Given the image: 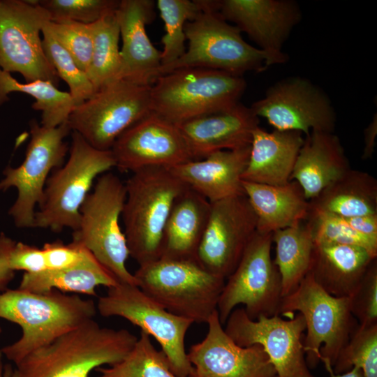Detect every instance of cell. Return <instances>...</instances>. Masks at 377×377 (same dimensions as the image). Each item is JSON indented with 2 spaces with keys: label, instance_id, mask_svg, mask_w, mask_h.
Here are the masks:
<instances>
[{
  "label": "cell",
  "instance_id": "obj_27",
  "mask_svg": "<svg viewBox=\"0 0 377 377\" xmlns=\"http://www.w3.org/2000/svg\"><path fill=\"white\" fill-rule=\"evenodd\" d=\"M375 259L376 257L360 246L315 245L309 272L330 295L349 297Z\"/></svg>",
  "mask_w": 377,
  "mask_h": 377
},
{
  "label": "cell",
  "instance_id": "obj_18",
  "mask_svg": "<svg viewBox=\"0 0 377 377\" xmlns=\"http://www.w3.org/2000/svg\"><path fill=\"white\" fill-rule=\"evenodd\" d=\"M111 151L116 167L132 172L193 160L178 126L152 112L125 131Z\"/></svg>",
  "mask_w": 377,
  "mask_h": 377
},
{
  "label": "cell",
  "instance_id": "obj_38",
  "mask_svg": "<svg viewBox=\"0 0 377 377\" xmlns=\"http://www.w3.org/2000/svg\"><path fill=\"white\" fill-rule=\"evenodd\" d=\"M43 47L59 77L68 85L72 98L78 105L91 97L96 91L86 72L77 64L71 55L44 28Z\"/></svg>",
  "mask_w": 377,
  "mask_h": 377
},
{
  "label": "cell",
  "instance_id": "obj_33",
  "mask_svg": "<svg viewBox=\"0 0 377 377\" xmlns=\"http://www.w3.org/2000/svg\"><path fill=\"white\" fill-rule=\"evenodd\" d=\"M93 50L87 74L96 92L117 80L121 67L120 32L116 10L91 24Z\"/></svg>",
  "mask_w": 377,
  "mask_h": 377
},
{
  "label": "cell",
  "instance_id": "obj_42",
  "mask_svg": "<svg viewBox=\"0 0 377 377\" xmlns=\"http://www.w3.org/2000/svg\"><path fill=\"white\" fill-rule=\"evenodd\" d=\"M42 250L47 270L61 269L75 266L80 263L89 252L75 242L64 244L60 240L45 243Z\"/></svg>",
  "mask_w": 377,
  "mask_h": 377
},
{
  "label": "cell",
  "instance_id": "obj_4",
  "mask_svg": "<svg viewBox=\"0 0 377 377\" xmlns=\"http://www.w3.org/2000/svg\"><path fill=\"white\" fill-rule=\"evenodd\" d=\"M202 10L186 23L188 40L185 53L160 68L158 75L189 68L218 70L243 77L248 71L260 72L279 64L272 55L246 43L241 31L218 11V1L200 0Z\"/></svg>",
  "mask_w": 377,
  "mask_h": 377
},
{
  "label": "cell",
  "instance_id": "obj_16",
  "mask_svg": "<svg viewBox=\"0 0 377 377\" xmlns=\"http://www.w3.org/2000/svg\"><path fill=\"white\" fill-rule=\"evenodd\" d=\"M277 131L334 133L336 113L327 95L310 80L291 77L269 87L250 107Z\"/></svg>",
  "mask_w": 377,
  "mask_h": 377
},
{
  "label": "cell",
  "instance_id": "obj_6",
  "mask_svg": "<svg viewBox=\"0 0 377 377\" xmlns=\"http://www.w3.org/2000/svg\"><path fill=\"white\" fill-rule=\"evenodd\" d=\"M137 286L166 310L196 323H207L217 310L226 279L195 259L161 258L139 265Z\"/></svg>",
  "mask_w": 377,
  "mask_h": 377
},
{
  "label": "cell",
  "instance_id": "obj_49",
  "mask_svg": "<svg viewBox=\"0 0 377 377\" xmlns=\"http://www.w3.org/2000/svg\"><path fill=\"white\" fill-rule=\"evenodd\" d=\"M1 327H0V334H1Z\"/></svg>",
  "mask_w": 377,
  "mask_h": 377
},
{
  "label": "cell",
  "instance_id": "obj_20",
  "mask_svg": "<svg viewBox=\"0 0 377 377\" xmlns=\"http://www.w3.org/2000/svg\"><path fill=\"white\" fill-rule=\"evenodd\" d=\"M218 11L227 21L244 32L258 48L274 57L279 64L288 57L282 47L302 19L301 10L293 0H221Z\"/></svg>",
  "mask_w": 377,
  "mask_h": 377
},
{
  "label": "cell",
  "instance_id": "obj_14",
  "mask_svg": "<svg viewBox=\"0 0 377 377\" xmlns=\"http://www.w3.org/2000/svg\"><path fill=\"white\" fill-rule=\"evenodd\" d=\"M49 21L38 1L0 0V68L20 73L25 82L40 80L57 87L59 77L40 36Z\"/></svg>",
  "mask_w": 377,
  "mask_h": 377
},
{
  "label": "cell",
  "instance_id": "obj_10",
  "mask_svg": "<svg viewBox=\"0 0 377 377\" xmlns=\"http://www.w3.org/2000/svg\"><path fill=\"white\" fill-rule=\"evenodd\" d=\"M151 87L114 80L76 105L67 123L94 148L110 150L125 131L151 112Z\"/></svg>",
  "mask_w": 377,
  "mask_h": 377
},
{
  "label": "cell",
  "instance_id": "obj_31",
  "mask_svg": "<svg viewBox=\"0 0 377 377\" xmlns=\"http://www.w3.org/2000/svg\"><path fill=\"white\" fill-rule=\"evenodd\" d=\"M272 239L275 244L274 263L281 276L283 297L293 292L309 273L315 244L306 221L276 230Z\"/></svg>",
  "mask_w": 377,
  "mask_h": 377
},
{
  "label": "cell",
  "instance_id": "obj_26",
  "mask_svg": "<svg viewBox=\"0 0 377 377\" xmlns=\"http://www.w3.org/2000/svg\"><path fill=\"white\" fill-rule=\"evenodd\" d=\"M242 187L256 215L257 231L260 233H273L308 219L309 201L295 181L282 185L242 181Z\"/></svg>",
  "mask_w": 377,
  "mask_h": 377
},
{
  "label": "cell",
  "instance_id": "obj_45",
  "mask_svg": "<svg viewBox=\"0 0 377 377\" xmlns=\"http://www.w3.org/2000/svg\"><path fill=\"white\" fill-rule=\"evenodd\" d=\"M345 219L354 230L377 242V214L359 216Z\"/></svg>",
  "mask_w": 377,
  "mask_h": 377
},
{
  "label": "cell",
  "instance_id": "obj_48",
  "mask_svg": "<svg viewBox=\"0 0 377 377\" xmlns=\"http://www.w3.org/2000/svg\"><path fill=\"white\" fill-rule=\"evenodd\" d=\"M331 377H364L362 371L356 367H353L350 371L341 374H330Z\"/></svg>",
  "mask_w": 377,
  "mask_h": 377
},
{
  "label": "cell",
  "instance_id": "obj_25",
  "mask_svg": "<svg viewBox=\"0 0 377 377\" xmlns=\"http://www.w3.org/2000/svg\"><path fill=\"white\" fill-rule=\"evenodd\" d=\"M304 140L298 131L274 129L269 132L256 127L242 181L268 185L290 182Z\"/></svg>",
  "mask_w": 377,
  "mask_h": 377
},
{
  "label": "cell",
  "instance_id": "obj_34",
  "mask_svg": "<svg viewBox=\"0 0 377 377\" xmlns=\"http://www.w3.org/2000/svg\"><path fill=\"white\" fill-rule=\"evenodd\" d=\"M96 371L100 374L98 377H179L172 371L164 353L157 350L150 336L142 332L124 359Z\"/></svg>",
  "mask_w": 377,
  "mask_h": 377
},
{
  "label": "cell",
  "instance_id": "obj_47",
  "mask_svg": "<svg viewBox=\"0 0 377 377\" xmlns=\"http://www.w3.org/2000/svg\"><path fill=\"white\" fill-rule=\"evenodd\" d=\"M0 377H19L17 369H13L10 364H3L0 355Z\"/></svg>",
  "mask_w": 377,
  "mask_h": 377
},
{
  "label": "cell",
  "instance_id": "obj_8",
  "mask_svg": "<svg viewBox=\"0 0 377 377\" xmlns=\"http://www.w3.org/2000/svg\"><path fill=\"white\" fill-rule=\"evenodd\" d=\"M113 167L116 163L111 149H96L72 131L69 158L48 177L33 228L55 232L65 228L77 230L80 207L94 179Z\"/></svg>",
  "mask_w": 377,
  "mask_h": 377
},
{
  "label": "cell",
  "instance_id": "obj_32",
  "mask_svg": "<svg viewBox=\"0 0 377 377\" xmlns=\"http://www.w3.org/2000/svg\"><path fill=\"white\" fill-rule=\"evenodd\" d=\"M12 92L27 94L34 98L32 108L41 112V124L47 127H56L67 121L76 106L69 92L60 91L49 81L22 83L0 68V105L8 100Z\"/></svg>",
  "mask_w": 377,
  "mask_h": 377
},
{
  "label": "cell",
  "instance_id": "obj_7",
  "mask_svg": "<svg viewBox=\"0 0 377 377\" xmlns=\"http://www.w3.org/2000/svg\"><path fill=\"white\" fill-rule=\"evenodd\" d=\"M296 312L305 320L303 345L309 368L316 367L321 361L330 375L333 374L338 354L358 325L350 312L349 298L330 295L309 272L281 301L279 316L290 318Z\"/></svg>",
  "mask_w": 377,
  "mask_h": 377
},
{
  "label": "cell",
  "instance_id": "obj_30",
  "mask_svg": "<svg viewBox=\"0 0 377 377\" xmlns=\"http://www.w3.org/2000/svg\"><path fill=\"white\" fill-rule=\"evenodd\" d=\"M119 283L89 251L78 265L61 269L38 273L24 272L19 288L34 293L57 290L97 296L96 288H108Z\"/></svg>",
  "mask_w": 377,
  "mask_h": 377
},
{
  "label": "cell",
  "instance_id": "obj_3",
  "mask_svg": "<svg viewBox=\"0 0 377 377\" xmlns=\"http://www.w3.org/2000/svg\"><path fill=\"white\" fill-rule=\"evenodd\" d=\"M121 216L129 255L139 265L162 256L165 226L176 198L188 187L169 168L133 172L125 183Z\"/></svg>",
  "mask_w": 377,
  "mask_h": 377
},
{
  "label": "cell",
  "instance_id": "obj_43",
  "mask_svg": "<svg viewBox=\"0 0 377 377\" xmlns=\"http://www.w3.org/2000/svg\"><path fill=\"white\" fill-rule=\"evenodd\" d=\"M11 269L23 270L27 273H38L47 270L42 249L22 242H15L8 256Z\"/></svg>",
  "mask_w": 377,
  "mask_h": 377
},
{
  "label": "cell",
  "instance_id": "obj_22",
  "mask_svg": "<svg viewBox=\"0 0 377 377\" xmlns=\"http://www.w3.org/2000/svg\"><path fill=\"white\" fill-rule=\"evenodd\" d=\"M193 160L214 152L251 145L259 118L240 102L226 110L198 117L177 125Z\"/></svg>",
  "mask_w": 377,
  "mask_h": 377
},
{
  "label": "cell",
  "instance_id": "obj_5",
  "mask_svg": "<svg viewBox=\"0 0 377 377\" xmlns=\"http://www.w3.org/2000/svg\"><path fill=\"white\" fill-rule=\"evenodd\" d=\"M243 77L201 68H182L158 77L151 87V112L177 125L239 103Z\"/></svg>",
  "mask_w": 377,
  "mask_h": 377
},
{
  "label": "cell",
  "instance_id": "obj_17",
  "mask_svg": "<svg viewBox=\"0 0 377 377\" xmlns=\"http://www.w3.org/2000/svg\"><path fill=\"white\" fill-rule=\"evenodd\" d=\"M256 231L257 217L245 195L211 202L196 260L210 273L226 279Z\"/></svg>",
  "mask_w": 377,
  "mask_h": 377
},
{
  "label": "cell",
  "instance_id": "obj_40",
  "mask_svg": "<svg viewBox=\"0 0 377 377\" xmlns=\"http://www.w3.org/2000/svg\"><path fill=\"white\" fill-rule=\"evenodd\" d=\"M119 0H39L51 21H75L83 24L97 22L115 11Z\"/></svg>",
  "mask_w": 377,
  "mask_h": 377
},
{
  "label": "cell",
  "instance_id": "obj_9",
  "mask_svg": "<svg viewBox=\"0 0 377 377\" xmlns=\"http://www.w3.org/2000/svg\"><path fill=\"white\" fill-rule=\"evenodd\" d=\"M126 196L125 184L117 175H101L80 207L72 242L90 251L119 283L137 286L126 267L130 255L119 223Z\"/></svg>",
  "mask_w": 377,
  "mask_h": 377
},
{
  "label": "cell",
  "instance_id": "obj_50",
  "mask_svg": "<svg viewBox=\"0 0 377 377\" xmlns=\"http://www.w3.org/2000/svg\"><path fill=\"white\" fill-rule=\"evenodd\" d=\"M275 377H277V376H275Z\"/></svg>",
  "mask_w": 377,
  "mask_h": 377
},
{
  "label": "cell",
  "instance_id": "obj_35",
  "mask_svg": "<svg viewBox=\"0 0 377 377\" xmlns=\"http://www.w3.org/2000/svg\"><path fill=\"white\" fill-rule=\"evenodd\" d=\"M156 6L164 22L165 31L161 38L163 67L175 62L185 53V24L198 15L202 5L200 0H158Z\"/></svg>",
  "mask_w": 377,
  "mask_h": 377
},
{
  "label": "cell",
  "instance_id": "obj_23",
  "mask_svg": "<svg viewBox=\"0 0 377 377\" xmlns=\"http://www.w3.org/2000/svg\"><path fill=\"white\" fill-rule=\"evenodd\" d=\"M250 147L218 151L170 169L188 188L210 202L245 195L242 175L249 161Z\"/></svg>",
  "mask_w": 377,
  "mask_h": 377
},
{
  "label": "cell",
  "instance_id": "obj_28",
  "mask_svg": "<svg viewBox=\"0 0 377 377\" xmlns=\"http://www.w3.org/2000/svg\"><path fill=\"white\" fill-rule=\"evenodd\" d=\"M210 209L207 199L187 187L175 200L168 217L161 258L196 260Z\"/></svg>",
  "mask_w": 377,
  "mask_h": 377
},
{
  "label": "cell",
  "instance_id": "obj_1",
  "mask_svg": "<svg viewBox=\"0 0 377 377\" xmlns=\"http://www.w3.org/2000/svg\"><path fill=\"white\" fill-rule=\"evenodd\" d=\"M96 310L92 300L57 290H6L0 293V318L20 325L22 334L2 348L0 355L17 365L31 353L94 319Z\"/></svg>",
  "mask_w": 377,
  "mask_h": 377
},
{
  "label": "cell",
  "instance_id": "obj_2",
  "mask_svg": "<svg viewBox=\"0 0 377 377\" xmlns=\"http://www.w3.org/2000/svg\"><path fill=\"white\" fill-rule=\"evenodd\" d=\"M137 340L127 330L91 319L29 354L16 369L19 377H89L94 369L121 362Z\"/></svg>",
  "mask_w": 377,
  "mask_h": 377
},
{
  "label": "cell",
  "instance_id": "obj_39",
  "mask_svg": "<svg viewBox=\"0 0 377 377\" xmlns=\"http://www.w3.org/2000/svg\"><path fill=\"white\" fill-rule=\"evenodd\" d=\"M73 58L84 72L89 66L93 50L91 24L75 21H49L43 27Z\"/></svg>",
  "mask_w": 377,
  "mask_h": 377
},
{
  "label": "cell",
  "instance_id": "obj_29",
  "mask_svg": "<svg viewBox=\"0 0 377 377\" xmlns=\"http://www.w3.org/2000/svg\"><path fill=\"white\" fill-rule=\"evenodd\" d=\"M310 209L349 218L377 214V180L350 169L309 201Z\"/></svg>",
  "mask_w": 377,
  "mask_h": 377
},
{
  "label": "cell",
  "instance_id": "obj_46",
  "mask_svg": "<svg viewBox=\"0 0 377 377\" xmlns=\"http://www.w3.org/2000/svg\"><path fill=\"white\" fill-rule=\"evenodd\" d=\"M377 133L376 115L364 130V147L362 158L366 160L373 155Z\"/></svg>",
  "mask_w": 377,
  "mask_h": 377
},
{
  "label": "cell",
  "instance_id": "obj_12",
  "mask_svg": "<svg viewBox=\"0 0 377 377\" xmlns=\"http://www.w3.org/2000/svg\"><path fill=\"white\" fill-rule=\"evenodd\" d=\"M96 309L103 317L118 316L139 327L161 346L172 371L188 377L193 367L185 337L193 322L166 310L137 286L118 283L98 298Z\"/></svg>",
  "mask_w": 377,
  "mask_h": 377
},
{
  "label": "cell",
  "instance_id": "obj_44",
  "mask_svg": "<svg viewBox=\"0 0 377 377\" xmlns=\"http://www.w3.org/2000/svg\"><path fill=\"white\" fill-rule=\"evenodd\" d=\"M15 243L3 233L0 234V293L14 277L15 271L8 265V256Z\"/></svg>",
  "mask_w": 377,
  "mask_h": 377
},
{
  "label": "cell",
  "instance_id": "obj_36",
  "mask_svg": "<svg viewBox=\"0 0 377 377\" xmlns=\"http://www.w3.org/2000/svg\"><path fill=\"white\" fill-rule=\"evenodd\" d=\"M353 367L360 369L364 377H377V324H358L338 354L332 371L341 374Z\"/></svg>",
  "mask_w": 377,
  "mask_h": 377
},
{
  "label": "cell",
  "instance_id": "obj_19",
  "mask_svg": "<svg viewBox=\"0 0 377 377\" xmlns=\"http://www.w3.org/2000/svg\"><path fill=\"white\" fill-rule=\"evenodd\" d=\"M205 337L187 353L193 369L188 377H275L263 347H242L226 334L218 311L208 320Z\"/></svg>",
  "mask_w": 377,
  "mask_h": 377
},
{
  "label": "cell",
  "instance_id": "obj_41",
  "mask_svg": "<svg viewBox=\"0 0 377 377\" xmlns=\"http://www.w3.org/2000/svg\"><path fill=\"white\" fill-rule=\"evenodd\" d=\"M352 315L359 325L377 324V261L370 265L354 293L348 297Z\"/></svg>",
  "mask_w": 377,
  "mask_h": 377
},
{
  "label": "cell",
  "instance_id": "obj_37",
  "mask_svg": "<svg viewBox=\"0 0 377 377\" xmlns=\"http://www.w3.org/2000/svg\"><path fill=\"white\" fill-rule=\"evenodd\" d=\"M314 244L352 245L362 247L377 258V242L354 230L345 218L310 209L307 220Z\"/></svg>",
  "mask_w": 377,
  "mask_h": 377
},
{
  "label": "cell",
  "instance_id": "obj_11",
  "mask_svg": "<svg viewBox=\"0 0 377 377\" xmlns=\"http://www.w3.org/2000/svg\"><path fill=\"white\" fill-rule=\"evenodd\" d=\"M272 233H255L238 265L225 281L217 311L224 325L230 313L242 305L247 316L279 315L282 299L281 279L271 256Z\"/></svg>",
  "mask_w": 377,
  "mask_h": 377
},
{
  "label": "cell",
  "instance_id": "obj_24",
  "mask_svg": "<svg viewBox=\"0 0 377 377\" xmlns=\"http://www.w3.org/2000/svg\"><path fill=\"white\" fill-rule=\"evenodd\" d=\"M350 168L341 142L334 133L311 131L305 136L290 177L311 200Z\"/></svg>",
  "mask_w": 377,
  "mask_h": 377
},
{
  "label": "cell",
  "instance_id": "obj_21",
  "mask_svg": "<svg viewBox=\"0 0 377 377\" xmlns=\"http://www.w3.org/2000/svg\"><path fill=\"white\" fill-rule=\"evenodd\" d=\"M153 0H120L116 10L122 46L117 80L152 86L161 67V51L151 43L146 26L155 18Z\"/></svg>",
  "mask_w": 377,
  "mask_h": 377
},
{
  "label": "cell",
  "instance_id": "obj_15",
  "mask_svg": "<svg viewBox=\"0 0 377 377\" xmlns=\"http://www.w3.org/2000/svg\"><path fill=\"white\" fill-rule=\"evenodd\" d=\"M223 326L237 345L261 346L277 377H315L306 362L303 345L306 324L300 313H295L289 319L275 315L252 320L243 307H237Z\"/></svg>",
  "mask_w": 377,
  "mask_h": 377
},
{
  "label": "cell",
  "instance_id": "obj_13",
  "mask_svg": "<svg viewBox=\"0 0 377 377\" xmlns=\"http://www.w3.org/2000/svg\"><path fill=\"white\" fill-rule=\"evenodd\" d=\"M31 140L25 158L17 167L8 166L3 172L0 191L10 187L17 190V197L8 214L20 228H33L35 207L43 200L49 173L62 166L68 151L64 139L71 131L67 121L56 127H47L36 120L29 122Z\"/></svg>",
  "mask_w": 377,
  "mask_h": 377
}]
</instances>
